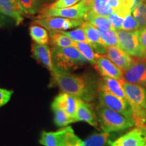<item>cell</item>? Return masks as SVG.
<instances>
[{
    "instance_id": "ffe728a7",
    "label": "cell",
    "mask_w": 146,
    "mask_h": 146,
    "mask_svg": "<svg viewBox=\"0 0 146 146\" xmlns=\"http://www.w3.org/2000/svg\"><path fill=\"white\" fill-rule=\"evenodd\" d=\"M84 20L89 22L98 29H114L108 17L98 15L91 10L88 11Z\"/></svg>"
},
{
    "instance_id": "f546056e",
    "label": "cell",
    "mask_w": 146,
    "mask_h": 146,
    "mask_svg": "<svg viewBox=\"0 0 146 146\" xmlns=\"http://www.w3.org/2000/svg\"><path fill=\"white\" fill-rule=\"evenodd\" d=\"M60 31L63 34L69 36L71 39L75 42H85V43H89L86 35L81 27L70 31Z\"/></svg>"
},
{
    "instance_id": "4dcf8cb0",
    "label": "cell",
    "mask_w": 146,
    "mask_h": 146,
    "mask_svg": "<svg viewBox=\"0 0 146 146\" xmlns=\"http://www.w3.org/2000/svg\"><path fill=\"white\" fill-rule=\"evenodd\" d=\"M139 29L137 22L131 14H128L124 19L121 30L127 31H137Z\"/></svg>"
},
{
    "instance_id": "603a6c76",
    "label": "cell",
    "mask_w": 146,
    "mask_h": 146,
    "mask_svg": "<svg viewBox=\"0 0 146 146\" xmlns=\"http://www.w3.org/2000/svg\"><path fill=\"white\" fill-rule=\"evenodd\" d=\"M82 29L86 35L89 44H102L105 46L103 40L102 39L99 30L89 22H84L81 25Z\"/></svg>"
},
{
    "instance_id": "2e32d148",
    "label": "cell",
    "mask_w": 146,
    "mask_h": 146,
    "mask_svg": "<svg viewBox=\"0 0 146 146\" xmlns=\"http://www.w3.org/2000/svg\"><path fill=\"white\" fill-rule=\"evenodd\" d=\"M52 106H58L62 108L71 118L75 120L77 110V98L75 96L62 92L55 98Z\"/></svg>"
},
{
    "instance_id": "83f0119b",
    "label": "cell",
    "mask_w": 146,
    "mask_h": 146,
    "mask_svg": "<svg viewBox=\"0 0 146 146\" xmlns=\"http://www.w3.org/2000/svg\"><path fill=\"white\" fill-rule=\"evenodd\" d=\"M21 10L27 14H35L38 12L43 0H18Z\"/></svg>"
},
{
    "instance_id": "4316f807",
    "label": "cell",
    "mask_w": 146,
    "mask_h": 146,
    "mask_svg": "<svg viewBox=\"0 0 146 146\" xmlns=\"http://www.w3.org/2000/svg\"><path fill=\"white\" fill-rule=\"evenodd\" d=\"M110 133L104 132L94 134L84 141V146H105L109 142Z\"/></svg>"
},
{
    "instance_id": "30bf717a",
    "label": "cell",
    "mask_w": 146,
    "mask_h": 146,
    "mask_svg": "<svg viewBox=\"0 0 146 146\" xmlns=\"http://www.w3.org/2000/svg\"><path fill=\"white\" fill-rule=\"evenodd\" d=\"M123 81L146 88V59L133 60L130 66L123 71Z\"/></svg>"
},
{
    "instance_id": "3957f363",
    "label": "cell",
    "mask_w": 146,
    "mask_h": 146,
    "mask_svg": "<svg viewBox=\"0 0 146 146\" xmlns=\"http://www.w3.org/2000/svg\"><path fill=\"white\" fill-rule=\"evenodd\" d=\"M52 58L54 67L65 71L78 68L87 62L75 47L55 46L52 51Z\"/></svg>"
},
{
    "instance_id": "e575fe53",
    "label": "cell",
    "mask_w": 146,
    "mask_h": 146,
    "mask_svg": "<svg viewBox=\"0 0 146 146\" xmlns=\"http://www.w3.org/2000/svg\"><path fill=\"white\" fill-rule=\"evenodd\" d=\"M139 31V40L140 45L143 51L145 58L146 59V27L145 28H141Z\"/></svg>"
},
{
    "instance_id": "d590c367",
    "label": "cell",
    "mask_w": 146,
    "mask_h": 146,
    "mask_svg": "<svg viewBox=\"0 0 146 146\" xmlns=\"http://www.w3.org/2000/svg\"><path fill=\"white\" fill-rule=\"evenodd\" d=\"M108 0H94L91 4L89 5V10L96 12L104 7L107 5V3Z\"/></svg>"
},
{
    "instance_id": "8992f818",
    "label": "cell",
    "mask_w": 146,
    "mask_h": 146,
    "mask_svg": "<svg viewBox=\"0 0 146 146\" xmlns=\"http://www.w3.org/2000/svg\"><path fill=\"white\" fill-rule=\"evenodd\" d=\"M98 97L100 104L120 113L129 119L133 120L132 110L127 100L112 94L98 83ZM134 121V120H133Z\"/></svg>"
},
{
    "instance_id": "d4e9b609",
    "label": "cell",
    "mask_w": 146,
    "mask_h": 146,
    "mask_svg": "<svg viewBox=\"0 0 146 146\" xmlns=\"http://www.w3.org/2000/svg\"><path fill=\"white\" fill-rule=\"evenodd\" d=\"M75 47L83 54L91 64L95 66L97 54L94 52V48L89 43L85 42H76Z\"/></svg>"
},
{
    "instance_id": "4fadbf2b",
    "label": "cell",
    "mask_w": 146,
    "mask_h": 146,
    "mask_svg": "<svg viewBox=\"0 0 146 146\" xmlns=\"http://www.w3.org/2000/svg\"><path fill=\"white\" fill-rule=\"evenodd\" d=\"M76 121L86 122L93 127L98 126V118L94 106L88 102L77 98V110L76 114Z\"/></svg>"
},
{
    "instance_id": "52a82bcc",
    "label": "cell",
    "mask_w": 146,
    "mask_h": 146,
    "mask_svg": "<svg viewBox=\"0 0 146 146\" xmlns=\"http://www.w3.org/2000/svg\"><path fill=\"white\" fill-rule=\"evenodd\" d=\"M118 36V47L131 56L145 59V55L139 40L138 30L127 31L124 30H116Z\"/></svg>"
},
{
    "instance_id": "ba28073f",
    "label": "cell",
    "mask_w": 146,
    "mask_h": 146,
    "mask_svg": "<svg viewBox=\"0 0 146 146\" xmlns=\"http://www.w3.org/2000/svg\"><path fill=\"white\" fill-rule=\"evenodd\" d=\"M89 6L86 3L81 1L72 6L59 9H46L39 17L58 16L70 19L83 20L88 11Z\"/></svg>"
},
{
    "instance_id": "7402d4cb",
    "label": "cell",
    "mask_w": 146,
    "mask_h": 146,
    "mask_svg": "<svg viewBox=\"0 0 146 146\" xmlns=\"http://www.w3.org/2000/svg\"><path fill=\"white\" fill-rule=\"evenodd\" d=\"M49 34L51 43L55 46L61 47H75L76 42L71 39L69 36L63 34L60 31H50Z\"/></svg>"
},
{
    "instance_id": "cb8c5ba5",
    "label": "cell",
    "mask_w": 146,
    "mask_h": 146,
    "mask_svg": "<svg viewBox=\"0 0 146 146\" xmlns=\"http://www.w3.org/2000/svg\"><path fill=\"white\" fill-rule=\"evenodd\" d=\"M52 108L54 112V122L58 127H66L69 124L76 122L74 118H71L64 110L60 108L52 106Z\"/></svg>"
},
{
    "instance_id": "44dd1931",
    "label": "cell",
    "mask_w": 146,
    "mask_h": 146,
    "mask_svg": "<svg viewBox=\"0 0 146 146\" xmlns=\"http://www.w3.org/2000/svg\"><path fill=\"white\" fill-rule=\"evenodd\" d=\"M29 33L32 39L38 44L47 45L50 43V34L43 27L33 25L29 28Z\"/></svg>"
},
{
    "instance_id": "74e56055",
    "label": "cell",
    "mask_w": 146,
    "mask_h": 146,
    "mask_svg": "<svg viewBox=\"0 0 146 146\" xmlns=\"http://www.w3.org/2000/svg\"><path fill=\"white\" fill-rule=\"evenodd\" d=\"M82 1H83V2H85V3H86L87 5H90L91 4V3L93 1H94V0H81Z\"/></svg>"
},
{
    "instance_id": "ac0fdd59",
    "label": "cell",
    "mask_w": 146,
    "mask_h": 146,
    "mask_svg": "<svg viewBox=\"0 0 146 146\" xmlns=\"http://www.w3.org/2000/svg\"><path fill=\"white\" fill-rule=\"evenodd\" d=\"M100 85H102L108 91L112 93L115 96L119 97L122 99L127 100L125 91L122 85L121 82L118 80L110 77H102L99 82Z\"/></svg>"
},
{
    "instance_id": "6da1fadb",
    "label": "cell",
    "mask_w": 146,
    "mask_h": 146,
    "mask_svg": "<svg viewBox=\"0 0 146 146\" xmlns=\"http://www.w3.org/2000/svg\"><path fill=\"white\" fill-rule=\"evenodd\" d=\"M53 83L64 93H66L90 102L96 98L98 91V84L89 76L72 74L54 67L52 72Z\"/></svg>"
},
{
    "instance_id": "1f68e13d",
    "label": "cell",
    "mask_w": 146,
    "mask_h": 146,
    "mask_svg": "<svg viewBox=\"0 0 146 146\" xmlns=\"http://www.w3.org/2000/svg\"><path fill=\"white\" fill-rule=\"evenodd\" d=\"M79 0H56L47 9H59L72 6L78 3Z\"/></svg>"
},
{
    "instance_id": "9c48e42d",
    "label": "cell",
    "mask_w": 146,
    "mask_h": 146,
    "mask_svg": "<svg viewBox=\"0 0 146 146\" xmlns=\"http://www.w3.org/2000/svg\"><path fill=\"white\" fill-rule=\"evenodd\" d=\"M35 23L43 27L50 31H66L74 27H80L83 25L84 21L58 17V16H47V17H39L38 19L35 20Z\"/></svg>"
},
{
    "instance_id": "7c38bea8",
    "label": "cell",
    "mask_w": 146,
    "mask_h": 146,
    "mask_svg": "<svg viewBox=\"0 0 146 146\" xmlns=\"http://www.w3.org/2000/svg\"><path fill=\"white\" fill-rule=\"evenodd\" d=\"M95 67L102 77L115 78L120 81L121 83L124 82L123 71L108 58L97 54Z\"/></svg>"
},
{
    "instance_id": "836d02e7",
    "label": "cell",
    "mask_w": 146,
    "mask_h": 146,
    "mask_svg": "<svg viewBox=\"0 0 146 146\" xmlns=\"http://www.w3.org/2000/svg\"><path fill=\"white\" fill-rule=\"evenodd\" d=\"M13 91L0 88V108L6 104L10 101Z\"/></svg>"
},
{
    "instance_id": "f1b7e54d",
    "label": "cell",
    "mask_w": 146,
    "mask_h": 146,
    "mask_svg": "<svg viewBox=\"0 0 146 146\" xmlns=\"http://www.w3.org/2000/svg\"><path fill=\"white\" fill-rule=\"evenodd\" d=\"M133 17L137 22L139 29L146 27V1L139 4L133 11Z\"/></svg>"
},
{
    "instance_id": "9a60e30c",
    "label": "cell",
    "mask_w": 146,
    "mask_h": 146,
    "mask_svg": "<svg viewBox=\"0 0 146 146\" xmlns=\"http://www.w3.org/2000/svg\"><path fill=\"white\" fill-rule=\"evenodd\" d=\"M32 56L51 72L54 70L52 52L47 45L34 43L31 45Z\"/></svg>"
},
{
    "instance_id": "5b68a950",
    "label": "cell",
    "mask_w": 146,
    "mask_h": 146,
    "mask_svg": "<svg viewBox=\"0 0 146 146\" xmlns=\"http://www.w3.org/2000/svg\"><path fill=\"white\" fill-rule=\"evenodd\" d=\"M40 143L44 146H84V141L68 126L55 132H42Z\"/></svg>"
},
{
    "instance_id": "d6986e66",
    "label": "cell",
    "mask_w": 146,
    "mask_h": 146,
    "mask_svg": "<svg viewBox=\"0 0 146 146\" xmlns=\"http://www.w3.org/2000/svg\"><path fill=\"white\" fill-rule=\"evenodd\" d=\"M133 4L134 0H108L107 3L115 13L124 18L133 12Z\"/></svg>"
},
{
    "instance_id": "7a4b0ae2",
    "label": "cell",
    "mask_w": 146,
    "mask_h": 146,
    "mask_svg": "<svg viewBox=\"0 0 146 146\" xmlns=\"http://www.w3.org/2000/svg\"><path fill=\"white\" fill-rule=\"evenodd\" d=\"M137 127L146 129V88L137 84L122 83Z\"/></svg>"
},
{
    "instance_id": "8fae6325",
    "label": "cell",
    "mask_w": 146,
    "mask_h": 146,
    "mask_svg": "<svg viewBox=\"0 0 146 146\" xmlns=\"http://www.w3.org/2000/svg\"><path fill=\"white\" fill-rule=\"evenodd\" d=\"M108 143L110 146H146V129L136 127Z\"/></svg>"
},
{
    "instance_id": "484cf974",
    "label": "cell",
    "mask_w": 146,
    "mask_h": 146,
    "mask_svg": "<svg viewBox=\"0 0 146 146\" xmlns=\"http://www.w3.org/2000/svg\"><path fill=\"white\" fill-rule=\"evenodd\" d=\"M106 47L116 46L118 47V41L116 30L114 29H98Z\"/></svg>"
},
{
    "instance_id": "e0dca14e",
    "label": "cell",
    "mask_w": 146,
    "mask_h": 146,
    "mask_svg": "<svg viewBox=\"0 0 146 146\" xmlns=\"http://www.w3.org/2000/svg\"><path fill=\"white\" fill-rule=\"evenodd\" d=\"M0 12L12 18L16 25H20L24 20L18 0H0Z\"/></svg>"
},
{
    "instance_id": "8d00e7d4",
    "label": "cell",
    "mask_w": 146,
    "mask_h": 146,
    "mask_svg": "<svg viewBox=\"0 0 146 146\" xmlns=\"http://www.w3.org/2000/svg\"><path fill=\"white\" fill-rule=\"evenodd\" d=\"M145 1V0H134V4H133V11L134 10L135 8H136L137 6L139 4H140V3L143 2V1Z\"/></svg>"
},
{
    "instance_id": "d6a6232c",
    "label": "cell",
    "mask_w": 146,
    "mask_h": 146,
    "mask_svg": "<svg viewBox=\"0 0 146 146\" xmlns=\"http://www.w3.org/2000/svg\"><path fill=\"white\" fill-rule=\"evenodd\" d=\"M108 18L109 19L110 23L112 24L113 28L116 29V30H121L122 25H123L125 18L115 13V12L108 16Z\"/></svg>"
},
{
    "instance_id": "277c9868",
    "label": "cell",
    "mask_w": 146,
    "mask_h": 146,
    "mask_svg": "<svg viewBox=\"0 0 146 146\" xmlns=\"http://www.w3.org/2000/svg\"><path fill=\"white\" fill-rule=\"evenodd\" d=\"M97 116L104 132L111 133L126 130L135 125L133 120L100 104L97 107Z\"/></svg>"
},
{
    "instance_id": "5bb4252c",
    "label": "cell",
    "mask_w": 146,
    "mask_h": 146,
    "mask_svg": "<svg viewBox=\"0 0 146 146\" xmlns=\"http://www.w3.org/2000/svg\"><path fill=\"white\" fill-rule=\"evenodd\" d=\"M106 55L107 58L123 71L129 68L133 62V59L130 55L116 46L106 47Z\"/></svg>"
}]
</instances>
